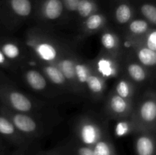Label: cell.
<instances>
[{
	"mask_svg": "<svg viewBox=\"0 0 156 155\" xmlns=\"http://www.w3.org/2000/svg\"><path fill=\"white\" fill-rule=\"evenodd\" d=\"M10 65V62L6 59L5 56L3 55V53H2V51L0 50V67L4 68H9Z\"/></svg>",
	"mask_w": 156,
	"mask_h": 155,
	"instance_id": "cell-32",
	"label": "cell"
},
{
	"mask_svg": "<svg viewBox=\"0 0 156 155\" xmlns=\"http://www.w3.org/2000/svg\"><path fill=\"white\" fill-rule=\"evenodd\" d=\"M139 63L145 68H154L156 64V52L152 51L145 45L138 46L135 49Z\"/></svg>",
	"mask_w": 156,
	"mask_h": 155,
	"instance_id": "cell-18",
	"label": "cell"
},
{
	"mask_svg": "<svg viewBox=\"0 0 156 155\" xmlns=\"http://www.w3.org/2000/svg\"><path fill=\"white\" fill-rule=\"evenodd\" d=\"M132 124L135 129L142 132L155 130L156 119V100L155 94H148L132 111Z\"/></svg>",
	"mask_w": 156,
	"mask_h": 155,
	"instance_id": "cell-1",
	"label": "cell"
},
{
	"mask_svg": "<svg viewBox=\"0 0 156 155\" xmlns=\"http://www.w3.org/2000/svg\"><path fill=\"white\" fill-rule=\"evenodd\" d=\"M115 56L106 53L99 56L94 62V69L104 79H110L116 78L119 74L118 62Z\"/></svg>",
	"mask_w": 156,
	"mask_h": 155,
	"instance_id": "cell-7",
	"label": "cell"
},
{
	"mask_svg": "<svg viewBox=\"0 0 156 155\" xmlns=\"http://www.w3.org/2000/svg\"><path fill=\"white\" fill-rule=\"evenodd\" d=\"M126 73L133 83H144L148 78L147 68L139 62H131L126 65Z\"/></svg>",
	"mask_w": 156,
	"mask_h": 155,
	"instance_id": "cell-15",
	"label": "cell"
},
{
	"mask_svg": "<svg viewBox=\"0 0 156 155\" xmlns=\"http://www.w3.org/2000/svg\"><path fill=\"white\" fill-rule=\"evenodd\" d=\"M0 100L12 110L28 113L36 109V105L23 93L2 83L0 80Z\"/></svg>",
	"mask_w": 156,
	"mask_h": 155,
	"instance_id": "cell-2",
	"label": "cell"
},
{
	"mask_svg": "<svg viewBox=\"0 0 156 155\" xmlns=\"http://www.w3.org/2000/svg\"><path fill=\"white\" fill-rule=\"evenodd\" d=\"M144 41L145 43L143 45L152 51L156 52V31L155 29L150 30L145 35Z\"/></svg>",
	"mask_w": 156,
	"mask_h": 155,
	"instance_id": "cell-29",
	"label": "cell"
},
{
	"mask_svg": "<svg viewBox=\"0 0 156 155\" xmlns=\"http://www.w3.org/2000/svg\"><path fill=\"white\" fill-rule=\"evenodd\" d=\"M106 22V18L102 14L95 12L85 19L84 29L86 32L94 33L101 30Z\"/></svg>",
	"mask_w": 156,
	"mask_h": 155,
	"instance_id": "cell-23",
	"label": "cell"
},
{
	"mask_svg": "<svg viewBox=\"0 0 156 155\" xmlns=\"http://www.w3.org/2000/svg\"><path fill=\"white\" fill-rule=\"evenodd\" d=\"M137 155H154L155 150V140L149 132H143L136 139Z\"/></svg>",
	"mask_w": 156,
	"mask_h": 155,
	"instance_id": "cell-12",
	"label": "cell"
},
{
	"mask_svg": "<svg viewBox=\"0 0 156 155\" xmlns=\"http://www.w3.org/2000/svg\"><path fill=\"white\" fill-rule=\"evenodd\" d=\"M95 12H97V4L94 0H81L76 9V13L83 19Z\"/></svg>",
	"mask_w": 156,
	"mask_h": 155,
	"instance_id": "cell-25",
	"label": "cell"
},
{
	"mask_svg": "<svg viewBox=\"0 0 156 155\" xmlns=\"http://www.w3.org/2000/svg\"><path fill=\"white\" fill-rule=\"evenodd\" d=\"M105 79L93 70L85 84V88H88L90 94L95 97H101L105 91Z\"/></svg>",
	"mask_w": 156,
	"mask_h": 155,
	"instance_id": "cell-14",
	"label": "cell"
},
{
	"mask_svg": "<svg viewBox=\"0 0 156 155\" xmlns=\"http://www.w3.org/2000/svg\"><path fill=\"white\" fill-rule=\"evenodd\" d=\"M106 109L111 116L126 119L132 114L133 101L123 98L112 91L106 101Z\"/></svg>",
	"mask_w": 156,
	"mask_h": 155,
	"instance_id": "cell-6",
	"label": "cell"
},
{
	"mask_svg": "<svg viewBox=\"0 0 156 155\" xmlns=\"http://www.w3.org/2000/svg\"><path fill=\"white\" fill-rule=\"evenodd\" d=\"M133 129H134L132 122L128 120H120L115 128V134L118 137H123L127 135Z\"/></svg>",
	"mask_w": 156,
	"mask_h": 155,
	"instance_id": "cell-28",
	"label": "cell"
},
{
	"mask_svg": "<svg viewBox=\"0 0 156 155\" xmlns=\"http://www.w3.org/2000/svg\"><path fill=\"white\" fill-rule=\"evenodd\" d=\"M0 11H1V2H0Z\"/></svg>",
	"mask_w": 156,
	"mask_h": 155,
	"instance_id": "cell-33",
	"label": "cell"
},
{
	"mask_svg": "<svg viewBox=\"0 0 156 155\" xmlns=\"http://www.w3.org/2000/svg\"><path fill=\"white\" fill-rule=\"evenodd\" d=\"M78 155H94L93 147L83 145L77 150Z\"/></svg>",
	"mask_w": 156,
	"mask_h": 155,
	"instance_id": "cell-31",
	"label": "cell"
},
{
	"mask_svg": "<svg viewBox=\"0 0 156 155\" xmlns=\"http://www.w3.org/2000/svg\"><path fill=\"white\" fill-rule=\"evenodd\" d=\"M94 70L93 65L80 59H75V72H76V84L78 90L84 89L85 88L87 79Z\"/></svg>",
	"mask_w": 156,
	"mask_h": 155,
	"instance_id": "cell-13",
	"label": "cell"
},
{
	"mask_svg": "<svg viewBox=\"0 0 156 155\" xmlns=\"http://www.w3.org/2000/svg\"><path fill=\"white\" fill-rule=\"evenodd\" d=\"M64 12L62 0H42L40 7L41 17L46 21H53L61 18Z\"/></svg>",
	"mask_w": 156,
	"mask_h": 155,
	"instance_id": "cell-10",
	"label": "cell"
},
{
	"mask_svg": "<svg viewBox=\"0 0 156 155\" xmlns=\"http://www.w3.org/2000/svg\"><path fill=\"white\" fill-rule=\"evenodd\" d=\"M0 80H1V75H0Z\"/></svg>",
	"mask_w": 156,
	"mask_h": 155,
	"instance_id": "cell-34",
	"label": "cell"
},
{
	"mask_svg": "<svg viewBox=\"0 0 156 155\" xmlns=\"http://www.w3.org/2000/svg\"><path fill=\"white\" fill-rule=\"evenodd\" d=\"M24 78L27 85L35 91L43 92L48 88V81L45 76L41 71L34 68L25 69Z\"/></svg>",
	"mask_w": 156,
	"mask_h": 155,
	"instance_id": "cell-11",
	"label": "cell"
},
{
	"mask_svg": "<svg viewBox=\"0 0 156 155\" xmlns=\"http://www.w3.org/2000/svg\"><path fill=\"white\" fill-rule=\"evenodd\" d=\"M40 68H41V72L47 81L51 82L53 85L62 89L71 90L62 73L55 64L41 62Z\"/></svg>",
	"mask_w": 156,
	"mask_h": 155,
	"instance_id": "cell-9",
	"label": "cell"
},
{
	"mask_svg": "<svg viewBox=\"0 0 156 155\" xmlns=\"http://www.w3.org/2000/svg\"><path fill=\"white\" fill-rule=\"evenodd\" d=\"M133 17V9L129 4L123 2L119 4L114 10V18L117 24H126Z\"/></svg>",
	"mask_w": 156,
	"mask_h": 155,
	"instance_id": "cell-21",
	"label": "cell"
},
{
	"mask_svg": "<svg viewBox=\"0 0 156 155\" xmlns=\"http://www.w3.org/2000/svg\"><path fill=\"white\" fill-rule=\"evenodd\" d=\"M21 134L11 120L0 111V135L7 138H15Z\"/></svg>",
	"mask_w": 156,
	"mask_h": 155,
	"instance_id": "cell-22",
	"label": "cell"
},
{
	"mask_svg": "<svg viewBox=\"0 0 156 155\" xmlns=\"http://www.w3.org/2000/svg\"><path fill=\"white\" fill-rule=\"evenodd\" d=\"M80 1L81 0H62L64 9H66L69 13L76 12L78 5H79Z\"/></svg>",
	"mask_w": 156,
	"mask_h": 155,
	"instance_id": "cell-30",
	"label": "cell"
},
{
	"mask_svg": "<svg viewBox=\"0 0 156 155\" xmlns=\"http://www.w3.org/2000/svg\"><path fill=\"white\" fill-rule=\"evenodd\" d=\"M101 126L91 119H84L77 125V135L85 145L93 147L102 138Z\"/></svg>",
	"mask_w": 156,
	"mask_h": 155,
	"instance_id": "cell-5",
	"label": "cell"
},
{
	"mask_svg": "<svg viewBox=\"0 0 156 155\" xmlns=\"http://www.w3.org/2000/svg\"><path fill=\"white\" fill-rule=\"evenodd\" d=\"M101 43L108 54L115 56L120 48V40L117 35L111 30H105L101 36Z\"/></svg>",
	"mask_w": 156,
	"mask_h": 155,
	"instance_id": "cell-16",
	"label": "cell"
},
{
	"mask_svg": "<svg viewBox=\"0 0 156 155\" xmlns=\"http://www.w3.org/2000/svg\"><path fill=\"white\" fill-rule=\"evenodd\" d=\"M140 12L151 25L156 24V7L152 3H143L140 7Z\"/></svg>",
	"mask_w": 156,
	"mask_h": 155,
	"instance_id": "cell-26",
	"label": "cell"
},
{
	"mask_svg": "<svg viewBox=\"0 0 156 155\" xmlns=\"http://www.w3.org/2000/svg\"><path fill=\"white\" fill-rule=\"evenodd\" d=\"M94 155H114V150L109 141L105 138H101L93 146Z\"/></svg>",
	"mask_w": 156,
	"mask_h": 155,
	"instance_id": "cell-27",
	"label": "cell"
},
{
	"mask_svg": "<svg viewBox=\"0 0 156 155\" xmlns=\"http://www.w3.org/2000/svg\"><path fill=\"white\" fill-rule=\"evenodd\" d=\"M151 24L145 19H134L129 22V31L134 36H145L150 29Z\"/></svg>",
	"mask_w": 156,
	"mask_h": 155,
	"instance_id": "cell-24",
	"label": "cell"
},
{
	"mask_svg": "<svg viewBox=\"0 0 156 155\" xmlns=\"http://www.w3.org/2000/svg\"><path fill=\"white\" fill-rule=\"evenodd\" d=\"M8 5L12 13L21 18L29 17L33 11L31 0H8Z\"/></svg>",
	"mask_w": 156,
	"mask_h": 155,
	"instance_id": "cell-17",
	"label": "cell"
},
{
	"mask_svg": "<svg viewBox=\"0 0 156 155\" xmlns=\"http://www.w3.org/2000/svg\"><path fill=\"white\" fill-rule=\"evenodd\" d=\"M114 92L123 98L133 101L135 93V87L129 78H121L118 79L116 83Z\"/></svg>",
	"mask_w": 156,
	"mask_h": 155,
	"instance_id": "cell-20",
	"label": "cell"
},
{
	"mask_svg": "<svg viewBox=\"0 0 156 155\" xmlns=\"http://www.w3.org/2000/svg\"><path fill=\"white\" fill-rule=\"evenodd\" d=\"M75 59L76 58L73 56L62 53V56L54 64L62 73L71 90L78 91L76 72H75Z\"/></svg>",
	"mask_w": 156,
	"mask_h": 155,
	"instance_id": "cell-8",
	"label": "cell"
},
{
	"mask_svg": "<svg viewBox=\"0 0 156 155\" xmlns=\"http://www.w3.org/2000/svg\"><path fill=\"white\" fill-rule=\"evenodd\" d=\"M0 111L11 120L18 132L21 134L34 135L41 129V126H40L37 121L28 115V113L16 112L5 106L0 107Z\"/></svg>",
	"mask_w": 156,
	"mask_h": 155,
	"instance_id": "cell-4",
	"label": "cell"
},
{
	"mask_svg": "<svg viewBox=\"0 0 156 155\" xmlns=\"http://www.w3.org/2000/svg\"><path fill=\"white\" fill-rule=\"evenodd\" d=\"M27 46L41 62L54 64L62 54L59 46L50 39L30 36Z\"/></svg>",
	"mask_w": 156,
	"mask_h": 155,
	"instance_id": "cell-3",
	"label": "cell"
},
{
	"mask_svg": "<svg viewBox=\"0 0 156 155\" xmlns=\"http://www.w3.org/2000/svg\"><path fill=\"white\" fill-rule=\"evenodd\" d=\"M0 50L9 62L20 59L23 56L21 48L14 41L0 40Z\"/></svg>",
	"mask_w": 156,
	"mask_h": 155,
	"instance_id": "cell-19",
	"label": "cell"
}]
</instances>
